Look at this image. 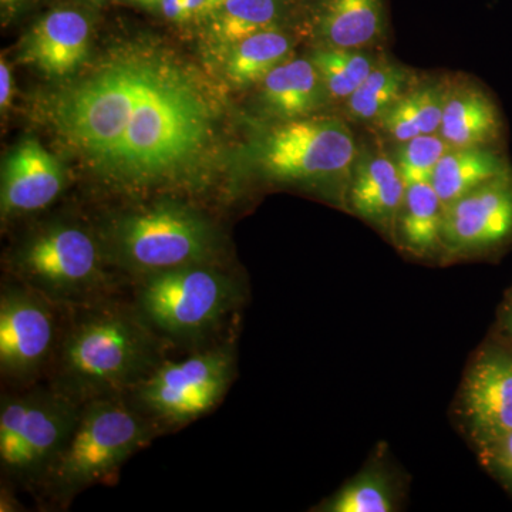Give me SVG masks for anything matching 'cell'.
Returning a JSON list of instances; mask_svg holds the SVG:
<instances>
[{
	"label": "cell",
	"mask_w": 512,
	"mask_h": 512,
	"mask_svg": "<svg viewBox=\"0 0 512 512\" xmlns=\"http://www.w3.org/2000/svg\"><path fill=\"white\" fill-rule=\"evenodd\" d=\"M60 143L109 185L146 190L200 170L218 109L200 73L151 42L109 50L45 103Z\"/></svg>",
	"instance_id": "cell-1"
},
{
	"label": "cell",
	"mask_w": 512,
	"mask_h": 512,
	"mask_svg": "<svg viewBox=\"0 0 512 512\" xmlns=\"http://www.w3.org/2000/svg\"><path fill=\"white\" fill-rule=\"evenodd\" d=\"M163 363L154 329L136 311L107 306L67 332L56 357V389L79 403L134 390Z\"/></svg>",
	"instance_id": "cell-2"
},
{
	"label": "cell",
	"mask_w": 512,
	"mask_h": 512,
	"mask_svg": "<svg viewBox=\"0 0 512 512\" xmlns=\"http://www.w3.org/2000/svg\"><path fill=\"white\" fill-rule=\"evenodd\" d=\"M158 423L120 396L82 404L79 420L43 483L59 500L101 483L156 436Z\"/></svg>",
	"instance_id": "cell-3"
},
{
	"label": "cell",
	"mask_w": 512,
	"mask_h": 512,
	"mask_svg": "<svg viewBox=\"0 0 512 512\" xmlns=\"http://www.w3.org/2000/svg\"><path fill=\"white\" fill-rule=\"evenodd\" d=\"M217 247L210 222L175 202H158L130 212L111 228L114 261L141 278L183 266L211 264Z\"/></svg>",
	"instance_id": "cell-4"
},
{
	"label": "cell",
	"mask_w": 512,
	"mask_h": 512,
	"mask_svg": "<svg viewBox=\"0 0 512 512\" xmlns=\"http://www.w3.org/2000/svg\"><path fill=\"white\" fill-rule=\"evenodd\" d=\"M234 281L211 264L144 276L137 288V311L168 338L200 339L228 315L237 301Z\"/></svg>",
	"instance_id": "cell-5"
},
{
	"label": "cell",
	"mask_w": 512,
	"mask_h": 512,
	"mask_svg": "<svg viewBox=\"0 0 512 512\" xmlns=\"http://www.w3.org/2000/svg\"><path fill=\"white\" fill-rule=\"evenodd\" d=\"M82 403L56 387L5 396L0 404V464L9 476L43 480L66 447Z\"/></svg>",
	"instance_id": "cell-6"
},
{
	"label": "cell",
	"mask_w": 512,
	"mask_h": 512,
	"mask_svg": "<svg viewBox=\"0 0 512 512\" xmlns=\"http://www.w3.org/2000/svg\"><path fill=\"white\" fill-rule=\"evenodd\" d=\"M23 284L50 302H77L104 291L99 244L77 225L53 224L36 232L13 256Z\"/></svg>",
	"instance_id": "cell-7"
},
{
	"label": "cell",
	"mask_w": 512,
	"mask_h": 512,
	"mask_svg": "<svg viewBox=\"0 0 512 512\" xmlns=\"http://www.w3.org/2000/svg\"><path fill=\"white\" fill-rule=\"evenodd\" d=\"M266 174L281 181L326 183L352 178L359 150L339 119H296L269 131L258 150Z\"/></svg>",
	"instance_id": "cell-8"
},
{
	"label": "cell",
	"mask_w": 512,
	"mask_h": 512,
	"mask_svg": "<svg viewBox=\"0 0 512 512\" xmlns=\"http://www.w3.org/2000/svg\"><path fill=\"white\" fill-rule=\"evenodd\" d=\"M231 346L163 362L133 390L138 409L167 426H184L214 409L234 379Z\"/></svg>",
	"instance_id": "cell-9"
},
{
	"label": "cell",
	"mask_w": 512,
	"mask_h": 512,
	"mask_svg": "<svg viewBox=\"0 0 512 512\" xmlns=\"http://www.w3.org/2000/svg\"><path fill=\"white\" fill-rule=\"evenodd\" d=\"M56 319L49 299L29 286L0 293V370L16 383L35 379L56 349Z\"/></svg>",
	"instance_id": "cell-10"
},
{
	"label": "cell",
	"mask_w": 512,
	"mask_h": 512,
	"mask_svg": "<svg viewBox=\"0 0 512 512\" xmlns=\"http://www.w3.org/2000/svg\"><path fill=\"white\" fill-rule=\"evenodd\" d=\"M512 238V170L444 208L443 248L474 254Z\"/></svg>",
	"instance_id": "cell-11"
},
{
	"label": "cell",
	"mask_w": 512,
	"mask_h": 512,
	"mask_svg": "<svg viewBox=\"0 0 512 512\" xmlns=\"http://www.w3.org/2000/svg\"><path fill=\"white\" fill-rule=\"evenodd\" d=\"M461 410L483 448L512 433V356L488 350L474 360L464 377Z\"/></svg>",
	"instance_id": "cell-12"
},
{
	"label": "cell",
	"mask_w": 512,
	"mask_h": 512,
	"mask_svg": "<svg viewBox=\"0 0 512 512\" xmlns=\"http://www.w3.org/2000/svg\"><path fill=\"white\" fill-rule=\"evenodd\" d=\"M63 187L60 161L35 138H26L10 151L3 164V218L43 210L59 197Z\"/></svg>",
	"instance_id": "cell-13"
},
{
	"label": "cell",
	"mask_w": 512,
	"mask_h": 512,
	"mask_svg": "<svg viewBox=\"0 0 512 512\" xmlns=\"http://www.w3.org/2000/svg\"><path fill=\"white\" fill-rule=\"evenodd\" d=\"M90 32V20L80 10H52L30 29L19 59L49 76H69L86 59Z\"/></svg>",
	"instance_id": "cell-14"
},
{
	"label": "cell",
	"mask_w": 512,
	"mask_h": 512,
	"mask_svg": "<svg viewBox=\"0 0 512 512\" xmlns=\"http://www.w3.org/2000/svg\"><path fill=\"white\" fill-rule=\"evenodd\" d=\"M309 23L322 46L365 50L382 42L386 0H312Z\"/></svg>",
	"instance_id": "cell-15"
},
{
	"label": "cell",
	"mask_w": 512,
	"mask_h": 512,
	"mask_svg": "<svg viewBox=\"0 0 512 512\" xmlns=\"http://www.w3.org/2000/svg\"><path fill=\"white\" fill-rule=\"evenodd\" d=\"M406 184L393 158L366 153L357 158L350 178L349 202L363 220L386 232H396Z\"/></svg>",
	"instance_id": "cell-16"
},
{
	"label": "cell",
	"mask_w": 512,
	"mask_h": 512,
	"mask_svg": "<svg viewBox=\"0 0 512 512\" xmlns=\"http://www.w3.org/2000/svg\"><path fill=\"white\" fill-rule=\"evenodd\" d=\"M439 134L451 148L495 147L504 134L500 109L476 86L448 92Z\"/></svg>",
	"instance_id": "cell-17"
},
{
	"label": "cell",
	"mask_w": 512,
	"mask_h": 512,
	"mask_svg": "<svg viewBox=\"0 0 512 512\" xmlns=\"http://www.w3.org/2000/svg\"><path fill=\"white\" fill-rule=\"evenodd\" d=\"M262 100L268 111L285 121L305 119L326 93L312 60L286 59L261 82Z\"/></svg>",
	"instance_id": "cell-18"
},
{
	"label": "cell",
	"mask_w": 512,
	"mask_h": 512,
	"mask_svg": "<svg viewBox=\"0 0 512 512\" xmlns=\"http://www.w3.org/2000/svg\"><path fill=\"white\" fill-rule=\"evenodd\" d=\"M511 170V164L498 148H450L441 158L430 183L446 208Z\"/></svg>",
	"instance_id": "cell-19"
},
{
	"label": "cell",
	"mask_w": 512,
	"mask_h": 512,
	"mask_svg": "<svg viewBox=\"0 0 512 512\" xmlns=\"http://www.w3.org/2000/svg\"><path fill=\"white\" fill-rule=\"evenodd\" d=\"M444 205L431 183L406 187L396 232L407 251L426 256L443 247Z\"/></svg>",
	"instance_id": "cell-20"
},
{
	"label": "cell",
	"mask_w": 512,
	"mask_h": 512,
	"mask_svg": "<svg viewBox=\"0 0 512 512\" xmlns=\"http://www.w3.org/2000/svg\"><path fill=\"white\" fill-rule=\"evenodd\" d=\"M447 96L443 84L410 89L376 123L384 134L399 143L423 134L439 133Z\"/></svg>",
	"instance_id": "cell-21"
},
{
	"label": "cell",
	"mask_w": 512,
	"mask_h": 512,
	"mask_svg": "<svg viewBox=\"0 0 512 512\" xmlns=\"http://www.w3.org/2000/svg\"><path fill=\"white\" fill-rule=\"evenodd\" d=\"M291 0H227L211 13L212 39L234 46L264 30L281 29Z\"/></svg>",
	"instance_id": "cell-22"
},
{
	"label": "cell",
	"mask_w": 512,
	"mask_h": 512,
	"mask_svg": "<svg viewBox=\"0 0 512 512\" xmlns=\"http://www.w3.org/2000/svg\"><path fill=\"white\" fill-rule=\"evenodd\" d=\"M292 40L282 29L264 30L232 46L227 76L237 86L261 83L266 74L289 59Z\"/></svg>",
	"instance_id": "cell-23"
},
{
	"label": "cell",
	"mask_w": 512,
	"mask_h": 512,
	"mask_svg": "<svg viewBox=\"0 0 512 512\" xmlns=\"http://www.w3.org/2000/svg\"><path fill=\"white\" fill-rule=\"evenodd\" d=\"M410 73L396 63L379 62L346 103V114L357 123L377 121L409 92Z\"/></svg>",
	"instance_id": "cell-24"
},
{
	"label": "cell",
	"mask_w": 512,
	"mask_h": 512,
	"mask_svg": "<svg viewBox=\"0 0 512 512\" xmlns=\"http://www.w3.org/2000/svg\"><path fill=\"white\" fill-rule=\"evenodd\" d=\"M329 97L346 101L377 66L376 57L353 49H320L311 57Z\"/></svg>",
	"instance_id": "cell-25"
},
{
	"label": "cell",
	"mask_w": 512,
	"mask_h": 512,
	"mask_svg": "<svg viewBox=\"0 0 512 512\" xmlns=\"http://www.w3.org/2000/svg\"><path fill=\"white\" fill-rule=\"evenodd\" d=\"M450 148L439 133L423 134L400 143L393 160L406 187L430 183L437 165Z\"/></svg>",
	"instance_id": "cell-26"
},
{
	"label": "cell",
	"mask_w": 512,
	"mask_h": 512,
	"mask_svg": "<svg viewBox=\"0 0 512 512\" xmlns=\"http://www.w3.org/2000/svg\"><path fill=\"white\" fill-rule=\"evenodd\" d=\"M328 512H390L394 510L392 494L379 474L357 476L322 508Z\"/></svg>",
	"instance_id": "cell-27"
},
{
	"label": "cell",
	"mask_w": 512,
	"mask_h": 512,
	"mask_svg": "<svg viewBox=\"0 0 512 512\" xmlns=\"http://www.w3.org/2000/svg\"><path fill=\"white\" fill-rule=\"evenodd\" d=\"M484 450L494 461L495 466L500 468L501 473L512 480V433L484 447Z\"/></svg>",
	"instance_id": "cell-28"
},
{
	"label": "cell",
	"mask_w": 512,
	"mask_h": 512,
	"mask_svg": "<svg viewBox=\"0 0 512 512\" xmlns=\"http://www.w3.org/2000/svg\"><path fill=\"white\" fill-rule=\"evenodd\" d=\"M12 99V74L5 60L0 62V106L5 110Z\"/></svg>",
	"instance_id": "cell-29"
},
{
	"label": "cell",
	"mask_w": 512,
	"mask_h": 512,
	"mask_svg": "<svg viewBox=\"0 0 512 512\" xmlns=\"http://www.w3.org/2000/svg\"><path fill=\"white\" fill-rule=\"evenodd\" d=\"M160 9L165 18L173 20V22H184V20H187L184 0H161Z\"/></svg>",
	"instance_id": "cell-30"
},
{
	"label": "cell",
	"mask_w": 512,
	"mask_h": 512,
	"mask_svg": "<svg viewBox=\"0 0 512 512\" xmlns=\"http://www.w3.org/2000/svg\"><path fill=\"white\" fill-rule=\"evenodd\" d=\"M208 0H184L185 16L188 19L207 15Z\"/></svg>",
	"instance_id": "cell-31"
},
{
	"label": "cell",
	"mask_w": 512,
	"mask_h": 512,
	"mask_svg": "<svg viewBox=\"0 0 512 512\" xmlns=\"http://www.w3.org/2000/svg\"><path fill=\"white\" fill-rule=\"evenodd\" d=\"M225 2H227V0H208L207 15L205 16H210L214 10L220 8V6L224 5Z\"/></svg>",
	"instance_id": "cell-32"
},
{
	"label": "cell",
	"mask_w": 512,
	"mask_h": 512,
	"mask_svg": "<svg viewBox=\"0 0 512 512\" xmlns=\"http://www.w3.org/2000/svg\"><path fill=\"white\" fill-rule=\"evenodd\" d=\"M140 5L146 6V8H160L161 0H138Z\"/></svg>",
	"instance_id": "cell-33"
},
{
	"label": "cell",
	"mask_w": 512,
	"mask_h": 512,
	"mask_svg": "<svg viewBox=\"0 0 512 512\" xmlns=\"http://www.w3.org/2000/svg\"><path fill=\"white\" fill-rule=\"evenodd\" d=\"M505 325H507V329L510 330L512 336V311L508 313L507 322H505Z\"/></svg>",
	"instance_id": "cell-34"
},
{
	"label": "cell",
	"mask_w": 512,
	"mask_h": 512,
	"mask_svg": "<svg viewBox=\"0 0 512 512\" xmlns=\"http://www.w3.org/2000/svg\"><path fill=\"white\" fill-rule=\"evenodd\" d=\"M19 2V0H2L3 5H9V3Z\"/></svg>",
	"instance_id": "cell-35"
},
{
	"label": "cell",
	"mask_w": 512,
	"mask_h": 512,
	"mask_svg": "<svg viewBox=\"0 0 512 512\" xmlns=\"http://www.w3.org/2000/svg\"><path fill=\"white\" fill-rule=\"evenodd\" d=\"M92 2H94V3H100V2H104V0H92Z\"/></svg>",
	"instance_id": "cell-36"
},
{
	"label": "cell",
	"mask_w": 512,
	"mask_h": 512,
	"mask_svg": "<svg viewBox=\"0 0 512 512\" xmlns=\"http://www.w3.org/2000/svg\"><path fill=\"white\" fill-rule=\"evenodd\" d=\"M134 2H137V3H138V0H134Z\"/></svg>",
	"instance_id": "cell-37"
}]
</instances>
